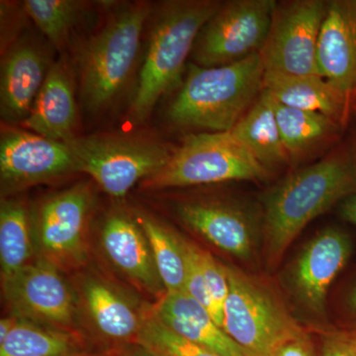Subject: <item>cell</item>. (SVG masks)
<instances>
[{
    "mask_svg": "<svg viewBox=\"0 0 356 356\" xmlns=\"http://www.w3.org/2000/svg\"><path fill=\"white\" fill-rule=\"evenodd\" d=\"M355 194L356 163L348 154H332L285 178L266 200L269 259L277 261L309 222Z\"/></svg>",
    "mask_w": 356,
    "mask_h": 356,
    "instance_id": "1",
    "label": "cell"
},
{
    "mask_svg": "<svg viewBox=\"0 0 356 356\" xmlns=\"http://www.w3.org/2000/svg\"><path fill=\"white\" fill-rule=\"evenodd\" d=\"M189 67L168 110L170 121L179 127L229 132L264 88L266 70L261 53L220 67Z\"/></svg>",
    "mask_w": 356,
    "mask_h": 356,
    "instance_id": "2",
    "label": "cell"
},
{
    "mask_svg": "<svg viewBox=\"0 0 356 356\" xmlns=\"http://www.w3.org/2000/svg\"><path fill=\"white\" fill-rule=\"evenodd\" d=\"M221 6L213 0H178L159 7L131 104L134 120L144 121L159 98L177 83L199 33Z\"/></svg>",
    "mask_w": 356,
    "mask_h": 356,
    "instance_id": "3",
    "label": "cell"
},
{
    "mask_svg": "<svg viewBox=\"0 0 356 356\" xmlns=\"http://www.w3.org/2000/svg\"><path fill=\"white\" fill-rule=\"evenodd\" d=\"M147 2L129 4L112 14L84 46L81 57V96L90 112L107 108L127 84L139 54Z\"/></svg>",
    "mask_w": 356,
    "mask_h": 356,
    "instance_id": "4",
    "label": "cell"
},
{
    "mask_svg": "<svg viewBox=\"0 0 356 356\" xmlns=\"http://www.w3.org/2000/svg\"><path fill=\"white\" fill-rule=\"evenodd\" d=\"M267 170L229 132L191 134L172 152L163 168L146 178L151 189L219 184L231 180H259Z\"/></svg>",
    "mask_w": 356,
    "mask_h": 356,
    "instance_id": "5",
    "label": "cell"
},
{
    "mask_svg": "<svg viewBox=\"0 0 356 356\" xmlns=\"http://www.w3.org/2000/svg\"><path fill=\"white\" fill-rule=\"evenodd\" d=\"M77 172L88 173L115 198L124 197L140 179L165 165L172 152L156 140L115 135L74 137L65 143Z\"/></svg>",
    "mask_w": 356,
    "mask_h": 356,
    "instance_id": "6",
    "label": "cell"
},
{
    "mask_svg": "<svg viewBox=\"0 0 356 356\" xmlns=\"http://www.w3.org/2000/svg\"><path fill=\"white\" fill-rule=\"evenodd\" d=\"M226 267L229 294L222 330L248 356H273L283 343L303 334L266 288L236 269Z\"/></svg>",
    "mask_w": 356,
    "mask_h": 356,
    "instance_id": "7",
    "label": "cell"
},
{
    "mask_svg": "<svg viewBox=\"0 0 356 356\" xmlns=\"http://www.w3.org/2000/svg\"><path fill=\"white\" fill-rule=\"evenodd\" d=\"M277 4L274 0H234L222 4L194 44L191 54L196 65L220 67L261 53Z\"/></svg>",
    "mask_w": 356,
    "mask_h": 356,
    "instance_id": "8",
    "label": "cell"
},
{
    "mask_svg": "<svg viewBox=\"0 0 356 356\" xmlns=\"http://www.w3.org/2000/svg\"><path fill=\"white\" fill-rule=\"evenodd\" d=\"M324 0L277 4L270 31L261 51L266 74L320 76L318 35L327 10Z\"/></svg>",
    "mask_w": 356,
    "mask_h": 356,
    "instance_id": "9",
    "label": "cell"
},
{
    "mask_svg": "<svg viewBox=\"0 0 356 356\" xmlns=\"http://www.w3.org/2000/svg\"><path fill=\"white\" fill-rule=\"evenodd\" d=\"M4 296L18 318L57 330L74 324L76 303L55 264L40 259L2 282Z\"/></svg>",
    "mask_w": 356,
    "mask_h": 356,
    "instance_id": "10",
    "label": "cell"
},
{
    "mask_svg": "<svg viewBox=\"0 0 356 356\" xmlns=\"http://www.w3.org/2000/svg\"><path fill=\"white\" fill-rule=\"evenodd\" d=\"M77 172L74 156L63 142L38 134L6 128L0 140V178L4 192Z\"/></svg>",
    "mask_w": 356,
    "mask_h": 356,
    "instance_id": "11",
    "label": "cell"
},
{
    "mask_svg": "<svg viewBox=\"0 0 356 356\" xmlns=\"http://www.w3.org/2000/svg\"><path fill=\"white\" fill-rule=\"evenodd\" d=\"M90 204V191L81 184L47 198L40 205L34 218L35 233L46 259L55 264L83 262Z\"/></svg>",
    "mask_w": 356,
    "mask_h": 356,
    "instance_id": "12",
    "label": "cell"
},
{
    "mask_svg": "<svg viewBox=\"0 0 356 356\" xmlns=\"http://www.w3.org/2000/svg\"><path fill=\"white\" fill-rule=\"evenodd\" d=\"M317 64L320 76L346 100L356 95V0L327 1Z\"/></svg>",
    "mask_w": 356,
    "mask_h": 356,
    "instance_id": "13",
    "label": "cell"
},
{
    "mask_svg": "<svg viewBox=\"0 0 356 356\" xmlns=\"http://www.w3.org/2000/svg\"><path fill=\"white\" fill-rule=\"evenodd\" d=\"M351 254L348 236L329 228L318 233L304 248L293 269V285L299 299L314 313L325 311L327 290Z\"/></svg>",
    "mask_w": 356,
    "mask_h": 356,
    "instance_id": "14",
    "label": "cell"
},
{
    "mask_svg": "<svg viewBox=\"0 0 356 356\" xmlns=\"http://www.w3.org/2000/svg\"><path fill=\"white\" fill-rule=\"evenodd\" d=\"M177 212L189 228L222 252L241 259L252 257L254 227L240 208L215 201H188L180 204Z\"/></svg>",
    "mask_w": 356,
    "mask_h": 356,
    "instance_id": "15",
    "label": "cell"
},
{
    "mask_svg": "<svg viewBox=\"0 0 356 356\" xmlns=\"http://www.w3.org/2000/svg\"><path fill=\"white\" fill-rule=\"evenodd\" d=\"M102 242L109 261L129 280L153 294L165 291L147 236L136 220L112 215L103 226Z\"/></svg>",
    "mask_w": 356,
    "mask_h": 356,
    "instance_id": "16",
    "label": "cell"
},
{
    "mask_svg": "<svg viewBox=\"0 0 356 356\" xmlns=\"http://www.w3.org/2000/svg\"><path fill=\"white\" fill-rule=\"evenodd\" d=\"M154 314L170 331L196 346L222 356H248L186 292L165 293Z\"/></svg>",
    "mask_w": 356,
    "mask_h": 356,
    "instance_id": "17",
    "label": "cell"
},
{
    "mask_svg": "<svg viewBox=\"0 0 356 356\" xmlns=\"http://www.w3.org/2000/svg\"><path fill=\"white\" fill-rule=\"evenodd\" d=\"M47 62L31 44H15L1 67V114L11 121H24L46 81Z\"/></svg>",
    "mask_w": 356,
    "mask_h": 356,
    "instance_id": "18",
    "label": "cell"
},
{
    "mask_svg": "<svg viewBox=\"0 0 356 356\" xmlns=\"http://www.w3.org/2000/svg\"><path fill=\"white\" fill-rule=\"evenodd\" d=\"M76 104L67 70L62 63L50 67L31 111L22 122L26 130L65 143L76 137Z\"/></svg>",
    "mask_w": 356,
    "mask_h": 356,
    "instance_id": "19",
    "label": "cell"
},
{
    "mask_svg": "<svg viewBox=\"0 0 356 356\" xmlns=\"http://www.w3.org/2000/svg\"><path fill=\"white\" fill-rule=\"evenodd\" d=\"M264 89L275 102L337 120L348 100L321 76H284L264 72Z\"/></svg>",
    "mask_w": 356,
    "mask_h": 356,
    "instance_id": "20",
    "label": "cell"
},
{
    "mask_svg": "<svg viewBox=\"0 0 356 356\" xmlns=\"http://www.w3.org/2000/svg\"><path fill=\"white\" fill-rule=\"evenodd\" d=\"M264 168L286 163L288 154L278 127L275 100L266 89L231 131Z\"/></svg>",
    "mask_w": 356,
    "mask_h": 356,
    "instance_id": "21",
    "label": "cell"
},
{
    "mask_svg": "<svg viewBox=\"0 0 356 356\" xmlns=\"http://www.w3.org/2000/svg\"><path fill=\"white\" fill-rule=\"evenodd\" d=\"M84 296L91 318L103 336L117 341L138 339L143 320L111 288L91 280L86 283Z\"/></svg>",
    "mask_w": 356,
    "mask_h": 356,
    "instance_id": "22",
    "label": "cell"
},
{
    "mask_svg": "<svg viewBox=\"0 0 356 356\" xmlns=\"http://www.w3.org/2000/svg\"><path fill=\"white\" fill-rule=\"evenodd\" d=\"M32 254L29 218L19 201H3L0 209V266L2 282L25 266Z\"/></svg>",
    "mask_w": 356,
    "mask_h": 356,
    "instance_id": "23",
    "label": "cell"
},
{
    "mask_svg": "<svg viewBox=\"0 0 356 356\" xmlns=\"http://www.w3.org/2000/svg\"><path fill=\"white\" fill-rule=\"evenodd\" d=\"M135 220L147 236L165 293L184 292L186 262L182 240L146 214L137 213Z\"/></svg>",
    "mask_w": 356,
    "mask_h": 356,
    "instance_id": "24",
    "label": "cell"
},
{
    "mask_svg": "<svg viewBox=\"0 0 356 356\" xmlns=\"http://www.w3.org/2000/svg\"><path fill=\"white\" fill-rule=\"evenodd\" d=\"M76 350V339L69 332L20 318L0 343V356H70Z\"/></svg>",
    "mask_w": 356,
    "mask_h": 356,
    "instance_id": "25",
    "label": "cell"
},
{
    "mask_svg": "<svg viewBox=\"0 0 356 356\" xmlns=\"http://www.w3.org/2000/svg\"><path fill=\"white\" fill-rule=\"evenodd\" d=\"M274 99V98H273ZM283 144L290 156L305 153L336 131V120L316 112L292 108L275 102Z\"/></svg>",
    "mask_w": 356,
    "mask_h": 356,
    "instance_id": "26",
    "label": "cell"
},
{
    "mask_svg": "<svg viewBox=\"0 0 356 356\" xmlns=\"http://www.w3.org/2000/svg\"><path fill=\"white\" fill-rule=\"evenodd\" d=\"M84 4L74 0H26L23 7L51 43L62 49L81 19Z\"/></svg>",
    "mask_w": 356,
    "mask_h": 356,
    "instance_id": "27",
    "label": "cell"
},
{
    "mask_svg": "<svg viewBox=\"0 0 356 356\" xmlns=\"http://www.w3.org/2000/svg\"><path fill=\"white\" fill-rule=\"evenodd\" d=\"M138 343L146 350L163 356H222L182 339L153 314L143 320Z\"/></svg>",
    "mask_w": 356,
    "mask_h": 356,
    "instance_id": "28",
    "label": "cell"
},
{
    "mask_svg": "<svg viewBox=\"0 0 356 356\" xmlns=\"http://www.w3.org/2000/svg\"><path fill=\"white\" fill-rule=\"evenodd\" d=\"M200 262L211 302L212 317L222 329L224 305L229 294V276L227 267L222 266L205 250L200 248Z\"/></svg>",
    "mask_w": 356,
    "mask_h": 356,
    "instance_id": "29",
    "label": "cell"
},
{
    "mask_svg": "<svg viewBox=\"0 0 356 356\" xmlns=\"http://www.w3.org/2000/svg\"><path fill=\"white\" fill-rule=\"evenodd\" d=\"M184 243L185 262H186V277H185V291L192 298L195 299L203 307H205L211 316L213 314L212 302L206 286L202 267L200 262V248L192 243Z\"/></svg>",
    "mask_w": 356,
    "mask_h": 356,
    "instance_id": "30",
    "label": "cell"
},
{
    "mask_svg": "<svg viewBox=\"0 0 356 356\" xmlns=\"http://www.w3.org/2000/svg\"><path fill=\"white\" fill-rule=\"evenodd\" d=\"M273 356H315L313 346L305 334L290 339L275 351Z\"/></svg>",
    "mask_w": 356,
    "mask_h": 356,
    "instance_id": "31",
    "label": "cell"
},
{
    "mask_svg": "<svg viewBox=\"0 0 356 356\" xmlns=\"http://www.w3.org/2000/svg\"><path fill=\"white\" fill-rule=\"evenodd\" d=\"M322 356H356L351 337H330L323 346Z\"/></svg>",
    "mask_w": 356,
    "mask_h": 356,
    "instance_id": "32",
    "label": "cell"
},
{
    "mask_svg": "<svg viewBox=\"0 0 356 356\" xmlns=\"http://www.w3.org/2000/svg\"><path fill=\"white\" fill-rule=\"evenodd\" d=\"M343 215L348 221L356 225V194L344 201Z\"/></svg>",
    "mask_w": 356,
    "mask_h": 356,
    "instance_id": "33",
    "label": "cell"
},
{
    "mask_svg": "<svg viewBox=\"0 0 356 356\" xmlns=\"http://www.w3.org/2000/svg\"><path fill=\"white\" fill-rule=\"evenodd\" d=\"M16 317H8L2 318L0 322V343L6 339L7 336L13 331L14 325L17 322Z\"/></svg>",
    "mask_w": 356,
    "mask_h": 356,
    "instance_id": "34",
    "label": "cell"
},
{
    "mask_svg": "<svg viewBox=\"0 0 356 356\" xmlns=\"http://www.w3.org/2000/svg\"><path fill=\"white\" fill-rule=\"evenodd\" d=\"M348 304H350V309L351 313L356 317V286L353 291L351 292L350 300H348Z\"/></svg>",
    "mask_w": 356,
    "mask_h": 356,
    "instance_id": "35",
    "label": "cell"
},
{
    "mask_svg": "<svg viewBox=\"0 0 356 356\" xmlns=\"http://www.w3.org/2000/svg\"><path fill=\"white\" fill-rule=\"evenodd\" d=\"M129 356H154L151 351L146 350V348H142L139 350L134 351Z\"/></svg>",
    "mask_w": 356,
    "mask_h": 356,
    "instance_id": "36",
    "label": "cell"
},
{
    "mask_svg": "<svg viewBox=\"0 0 356 356\" xmlns=\"http://www.w3.org/2000/svg\"><path fill=\"white\" fill-rule=\"evenodd\" d=\"M70 356H113L110 353H74Z\"/></svg>",
    "mask_w": 356,
    "mask_h": 356,
    "instance_id": "37",
    "label": "cell"
},
{
    "mask_svg": "<svg viewBox=\"0 0 356 356\" xmlns=\"http://www.w3.org/2000/svg\"><path fill=\"white\" fill-rule=\"evenodd\" d=\"M351 339H353V346H355L356 350V337H351Z\"/></svg>",
    "mask_w": 356,
    "mask_h": 356,
    "instance_id": "38",
    "label": "cell"
},
{
    "mask_svg": "<svg viewBox=\"0 0 356 356\" xmlns=\"http://www.w3.org/2000/svg\"><path fill=\"white\" fill-rule=\"evenodd\" d=\"M142 348H143V346H142ZM151 353H152V351H151ZM153 353L154 356H163V355H156V353Z\"/></svg>",
    "mask_w": 356,
    "mask_h": 356,
    "instance_id": "39",
    "label": "cell"
}]
</instances>
